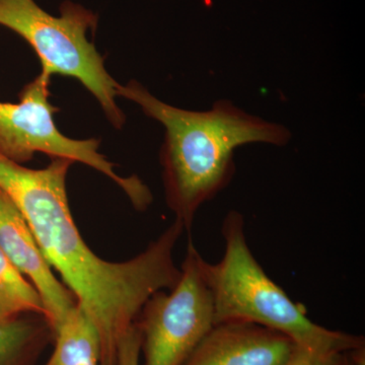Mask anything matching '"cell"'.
Listing matches in <instances>:
<instances>
[{
    "instance_id": "1",
    "label": "cell",
    "mask_w": 365,
    "mask_h": 365,
    "mask_svg": "<svg viewBox=\"0 0 365 365\" xmlns=\"http://www.w3.org/2000/svg\"><path fill=\"white\" fill-rule=\"evenodd\" d=\"M73 162L52 158L32 170L0 155V189L30 225L46 260L93 319L102 342V365H117L120 340L151 295L181 277L174 251L185 232L175 220L143 252L124 262L97 256L81 237L69 207L66 178Z\"/></svg>"
},
{
    "instance_id": "2",
    "label": "cell",
    "mask_w": 365,
    "mask_h": 365,
    "mask_svg": "<svg viewBox=\"0 0 365 365\" xmlns=\"http://www.w3.org/2000/svg\"><path fill=\"white\" fill-rule=\"evenodd\" d=\"M116 91L165 128L160 160L165 203L186 232L201 206L232 182L237 148L250 143L284 146L292 139L282 124L249 114L232 101H217L208 111H189L158 100L136 81L118 83Z\"/></svg>"
},
{
    "instance_id": "3",
    "label": "cell",
    "mask_w": 365,
    "mask_h": 365,
    "mask_svg": "<svg viewBox=\"0 0 365 365\" xmlns=\"http://www.w3.org/2000/svg\"><path fill=\"white\" fill-rule=\"evenodd\" d=\"M245 218L228 211L222 222L225 253L217 263L203 260L204 277L215 304V324L246 321L288 336L294 344L319 352L364 349V336L330 330L307 317L304 307L267 275L247 241Z\"/></svg>"
},
{
    "instance_id": "4",
    "label": "cell",
    "mask_w": 365,
    "mask_h": 365,
    "mask_svg": "<svg viewBox=\"0 0 365 365\" xmlns=\"http://www.w3.org/2000/svg\"><path fill=\"white\" fill-rule=\"evenodd\" d=\"M97 24V14L71 1L63 2L60 16H54L34 0H0V26L29 43L39 57L42 71L78 79L97 98L108 121L122 129L126 117L117 106L118 83L86 37Z\"/></svg>"
},
{
    "instance_id": "5",
    "label": "cell",
    "mask_w": 365,
    "mask_h": 365,
    "mask_svg": "<svg viewBox=\"0 0 365 365\" xmlns=\"http://www.w3.org/2000/svg\"><path fill=\"white\" fill-rule=\"evenodd\" d=\"M50 83L51 76L41 71L21 90L20 103L0 102V155L19 165L37 153L83 163L116 182L137 210H145L153 201L150 189L139 178L119 176L114 163L98 153V139L76 140L57 128L53 116L59 109L50 103Z\"/></svg>"
},
{
    "instance_id": "6",
    "label": "cell",
    "mask_w": 365,
    "mask_h": 365,
    "mask_svg": "<svg viewBox=\"0 0 365 365\" xmlns=\"http://www.w3.org/2000/svg\"><path fill=\"white\" fill-rule=\"evenodd\" d=\"M203 260L189 239L177 284L155 292L144 304L135 321L143 365H182L215 325Z\"/></svg>"
},
{
    "instance_id": "7",
    "label": "cell",
    "mask_w": 365,
    "mask_h": 365,
    "mask_svg": "<svg viewBox=\"0 0 365 365\" xmlns=\"http://www.w3.org/2000/svg\"><path fill=\"white\" fill-rule=\"evenodd\" d=\"M0 249L37 289L44 304L46 319L54 332L78 302L71 290L55 277L26 218L1 189Z\"/></svg>"
},
{
    "instance_id": "8",
    "label": "cell",
    "mask_w": 365,
    "mask_h": 365,
    "mask_svg": "<svg viewBox=\"0 0 365 365\" xmlns=\"http://www.w3.org/2000/svg\"><path fill=\"white\" fill-rule=\"evenodd\" d=\"M294 342L284 334L246 321L215 324L182 365H284Z\"/></svg>"
},
{
    "instance_id": "9",
    "label": "cell",
    "mask_w": 365,
    "mask_h": 365,
    "mask_svg": "<svg viewBox=\"0 0 365 365\" xmlns=\"http://www.w3.org/2000/svg\"><path fill=\"white\" fill-rule=\"evenodd\" d=\"M53 345L43 365H102L100 333L78 304L55 329Z\"/></svg>"
},
{
    "instance_id": "10",
    "label": "cell",
    "mask_w": 365,
    "mask_h": 365,
    "mask_svg": "<svg viewBox=\"0 0 365 365\" xmlns=\"http://www.w3.org/2000/svg\"><path fill=\"white\" fill-rule=\"evenodd\" d=\"M54 341L44 316L29 314L0 323V365H38Z\"/></svg>"
},
{
    "instance_id": "11",
    "label": "cell",
    "mask_w": 365,
    "mask_h": 365,
    "mask_svg": "<svg viewBox=\"0 0 365 365\" xmlns=\"http://www.w3.org/2000/svg\"><path fill=\"white\" fill-rule=\"evenodd\" d=\"M29 314L46 318L42 299L0 249V323Z\"/></svg>"
},
{
    "instance_id": "12",
    "label": "cell",
    "mask_w": 365,
    "mask_h": 365,
    "mask_svg": "<svg viewBox=\"0 0 365 365\" xmlns=\"http://www.w3.org/2000/svg\"><path fill=\"white\" fill-rule=\"evenodd\" d=\"M347 353L319 352L294 344L284 365H342Z\"/></svg>"
},
{
    "instance_id": "13",
    "label": "cell",
    "mask_w": 365,
    "mask_h": 365,
    "mask_svg": "<svg viewBox=\"0 0 365 365\" xmlns=\"http://www.w3.org/2000/svg\"><path fill=\"white\" fill-rule=\"evenodd\" d=\"M140 333L134 323L118 345L117 365H140Z\"/></svg>"
},
{
    "instance_id": "14",
    "label": "cell",
    "mask_w": 365,
    "mask_h": 365,
    "mask_svg": "<svg viewBox=\"0 0 365 365\" xmlns=\"http://www.w3.org/2000/svg\"><path fill=\"white\" fill-rule=\"evenodd\" d=\"M342 365H355L351 357H350V353H347V354H346L344 361H343Z\"/></svg>"
}]
</instances>
